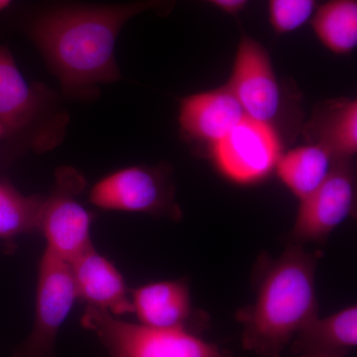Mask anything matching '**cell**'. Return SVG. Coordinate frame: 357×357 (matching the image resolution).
<instances>
[{"label": "cell", "instance_id": "cell-4", "mask_svg": "<svg viewBox=\"0 0 357 357\" xmlns=\"http://www.w3.org/2000/svg\"><path fill=\"white\" fill-rule=\"evenodd\" d=\"M112 357H225L218 347L185 328L128 323L89 306L82 318Z\"/></svg>", "mask_w": 357, "mask_h": 357}, {"label": "cell", "instance_id": "cell-3", "mask_svg": "<svg viewBox=\"0 0 357 357\" xmlns=\"http://www.w3.org/2000/svg\"><path fill=\"white\" fill-rule=\"evenodd\" d=\"M68 121L58 96L43 84H28L13 54L0 46V126L6 138L47 151L64 139Z\"/></svg>", "mask_w": 357, "mask_h": 357}, {"label": "cell", "instance_id": "cell-5", "mask_svg": "<svg viewBox=\"0 0 357 357\" xmlns=\"http://www.w3.org/2000/svg\"><path fill=\"white\" fill-rule=\"evenodd\" d=\"M84 183L74 169H60L54 192L40 208L37 227L46 237V250L68 263L91 246V215L76 199Z\"/></svg>", "mask_w": 357, "mask_h": 357}, {"label": "cell", "instance_id": "cell-14", "mask_svg": "<svg viewBox=\"0 0 357 357\" xmlns=\"http://www.w3.org/2000/svg\"><path fill=\"white\" fill-rule=\"evenodd\" d=\"M357 344V307L352 305L326 318H314L292 340L300 357H344Z\"/></svg>", "mask_w": 357, "mask_h": 357}, {"label": "cell", "instance_id": "cell-11", "mask_svg": "<svg viewBox=\"0 0 357 357\" xmlns=\"http://www.w3.org/2000/svg\"><path fill=\"white\" fill-rule=\"evenodd\" d=\"M243 107L227 86L185 96L180 100L178 126L189 139L210 143L225 138L245 119Z\"/></svg>", "mask_w": 357, "mask_h": 357}, {"label": "cell", "instance_id": "cell-12", "mask_svg": "<svg viewBox=\"0 0 357 357\" xmlns=\"http://www.w3.org/2000/svg\"><path fill=\"white\" fill-rule=\"evenodd\" d=\"M70 264L77 296L88 302L89 306L116 317L133 312L122 275L93 246Z\"/></svg>", "mask_w": 357, "mask_h": 357}, {"label": "cell", "instance_id": "cell-19", "mask_svg": "<svg viewBox=\"0 0 357 357\" xmlns=\"http://www.w3.org/2000/svg\"><path fill=\"white\" fill-rule=\"evenodd\" d=\"M274 31L286 34L302 27L316 10V0H268Z\"/></svg>", "mask_w": 357, "mask_h": 357}, {"label": "cell", "instance_id": "cell-10", "mask_svg": "<svg viewBox=\"0 0 357 357\" xmlns=\"http://www.w3.org/2000/svg\"><path fill=\"white\" fill-rule=\"evenodd\" d=\"M227 86L246 116L273 126L280 112V88L266 49L248 35H241Z\"/></svg>", "mask_w": 357, "mask_h": 357}, {"label": "cell", "instance_id": "cell-13", "mask_svg": "<svg viewBox=\"0 0 357 357\" xmlns=\"http://www.w3.org/2000/svg\"><path fill=\"white\" fill-rule=\"evenodd\" d=\"M133 312L141 325L157 328H187L192 307L189 287L182 281L147 284L133 291Z\"/></svg>", "mask_w": 357, "mask_h": 357}, {"label": "cell", "instance_id": "cell-18", "mask_svg": "<svg viewBox=\"0 0 357 357\" xmlns=\"http://www.w3.org/2000/svg\"><path fill=\"white\" fill-rule=\"evenodd\" d=\"M41 199L24 197L0 183V238H9L38 225Z\"/></svg>", "mask_w": 357, "mask_h": 357}, {"label": "cell", "instance_id": "cell-7", "mask_svg": "<svg viewBox=\"0 0 357 357\" xmlns=\"http://www.w3.org/2000/svg\"><path fill=\"white\" fill-rule=\"evenodd\" d=\"M89 199L105 210L178 215L170 175L162 167H128L110 174L93 185Z\"/></svg>", "mask_w": 357, "mask_h": 357}, {"label": "cell", "instance_id": "cell-2", "mask_svg": "<svg viewBox=\"0 0 357 357\" xmlns=\"http://www.w3.org/2000/svg\"><path fill=\"white\" fill-rule=\"evenodd\" d=\"M316 256L292 245L268 266L256 299L237 314L244 349L281 357L295 335L319 317Z\"/></svg>", "mask_w": 357, "mask_h": 357}, {"label": "cell", "instance_id": "cell-16", "mask_svg": "<svg viewBox=\"0 0 357 357\" xmlns=\"http://www.w3.org/2000/svg\"><path fill=\"white\" fill-rule=\"evenodd\" d=\"M335 160L326 148L312 143L282 155L276 166L277 173L301 202L325 182Z\"/></svg>", "mask_w": 357, "mask_h": 357}, {"label": "cell", "instance_id": "cell-21", "mask_svg": "<svg viewBox=\"0 0 357 357\" xmlns=\"http://www.w3.org/2000/svg\"><path fill=\"white\" fill-rule=\"evenodd\" d=\"M13 1V0H0V11L3 10L4 8H6L7 6H9V3Z\"/></svg>", "mask_w": 357, "mask_h": 357}, {"label": "cell", "instance_id": "cell-1", "mask_svg": "<svg viewBox=\"0 0 357 357\" xmlns=\"http://www.w3.org/2000/svg\"><path fill=\"white\" fill-rule=\"evenodd\" d=\"M175 0H137L115 6H75L52 9L28 29L67 96L89 100L100 84L121 79L114 50L122 27L146 11H170Z\"/></svg>", "mask_w": 357, "mask_h": 357}, {"label": "cell", "instance_id": "cell-15", "mask_svg": "<svg viewBox=\"0 0 357 357\" xmlns=\"http://www.w3.org/2000/svg\"><path fill=\"white\" fill-rule=\"evenodd\" d=\"M312 143L326 148L335 159L352 158L357 151V102L335 100L317 110L307 128Z\"/></svg>", "mask_w": 357, "mask_h": 357}, {"label": "cell", "instance_id": "cell-9", "mask_svg": "<svg viewBox=\"0 0 357 357\" xmlns=\"http://www.w3.org/2000/svg\"><path fill=\"white\" fill-rule=\"evenodd\" d=\"M220 171L239 184L266 177L281 158V141L273 126L246 116L211 147Z\"/></svg>", "mask_w": 357, "mask_h": 357}, {"label": "cell", "instance_id": "cell-6", "mask_svg": "<svg viewBox=\"0 0 357 357\" xmlns=\"http://www.w3.org/2000/svg\"><path fill=\"white\" fill-rule=\"evenodd\" d=\"M77 298L70 263L45 251L40 262L34 326L13 357H52L59 330Z\"/></svg>", "mask_w": 357, "mask_h": 357}, {"label": "cell", "instance_id": "cell-22", "mask_svg": "<svg viewBox=\"0 0 357 357\" xmlns=\"http://www.w3.org/2000/svg\"><path fill=\"white\" fill-rule=\"evenodd\" d=\"M2 138H6V131H4L3 128L0 126V139H2Z\"/></svg>", "mask_w": 357, "mask_h": 357}, {"label": "cell", "instance_id": "cell-20", "mask_svg": "<svg viewBox=\"0 0 357 357\" xmlns=\"http://www.w3.org/2000/svg\"><path fill=\"white\" fill-rule=\"evenodd\" d=\"M220 7L223 11L229 14H236L243 10L249 0H206Z\"/></svg>", "mask_w": 357, "mask_h": 357}, {"label": "cell", "instance_id": "cell-8", "mask_svg": "<svg viewBox=\"0 0 357 357\" xmlns=\"http://www.w3.org/2000/svg\"><path fill=\"white\" fill-rule=\"evenodd\" d=\"M351 159H335L325 182L300 202L291 232L295 243H323L354 213L356 176Z\"/></svg>", "mask_w": 357, "mask_h": 357}, {"label": "cell", "instance_id": "cell-17", "mask_svg": "<svg viewBox=\"0 0 357 357\" xmlns=\"http://www.w3.org/2000/svg\"><path fill=\"white\" fill-rule=\"evenodd\" d=\"M312 17V29L328 50L347 55L356 48V0H328Z\"/></svg>", "mask_w": 357, "mask_h": 357}]
</instances>
